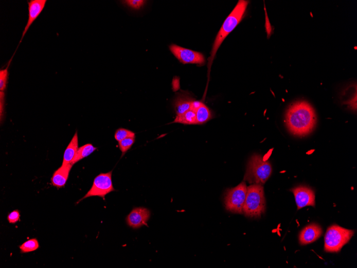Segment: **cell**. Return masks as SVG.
<instances>
[{"label": "cell", "instance_id": "22", "mask_svg": "<svg viewBox=\"0 0 357 268\" xmlns=\"http://www.w3.org/2000/svg\"><path fill=\"white\" fill-rule=\"evenodd\" d=\"M135 141V137H130L118 142L119 148L122 153L121 157L131 149Z\"/></svg>", "mask_w": 357, "mask_h": 268}, {"label": "cell", "instance_id": "3", "mask_svg": "<svg viewBox=\"0 0 357 268\" xmlns=\"http://www.w3.org/2000/svg\"><path fill=\"white\" fill-rule=\"evenodd\" d=\"M266 200L263 185L252 184L247 187L243 207L244 215L250 218H259L265 211Z\"/></svg>", "mask_w": 357, "mask_h": 268}, {"label": "cell", "instance_id": "7", "mask_svg": "<svg viewBox=\"0 0 357 268\" xmlns=\"http://www.w3.org/2000/svg\"><path fill=\"white\" fill-rule=\"evenodd\" d=\"M112 172L113 171L108 173H101L96 177L90 190L77 203L78 204L82 200L91 196H98L105 200L106 195L115 191L112 181Z\"/></svg>", "mask_w": 357, "mask_h": 268}, {"label": "cell", "instance_id": "8", "mask_svg": "<svg viewBox=\"0 0 357 268\" xmlns=\"http://www.w3.org/2000/svg\"><path fill=\"white\" fill-rule=\"evenodd\" d=\"M170 49L175 57L183 64L204 65L205 63V57L201 52L176 45H171Z\"/></svg>", "mask_w": 357, "mask_h": 268}, {"label": "cell", "instance_id": "24", "mask_svg": "<svg viewBox=\"0 0 357 268\" xmlns=\"http://www.w3.org/2000/svg\"><path fill=\"white\" fill-rule=\"evenodd\" d=\"M20 212L18 210H13L8 214L7 219L10 223L15 224L20 220Z\"/></svg>", "mask_w": 357, "mask_h": 268}, {"label": "cell", "instance_id": "11", "mask_svg": "<svg viewBox=\"0 0 357 268\" xmlns=\"http://www.w3.org/2000/svg\"><path fill=\"white\" fill-rule=\"evenodd\" d=\"M150 217V211L145 208L133 209L127 218L128 225L134 229L140 228L147 225Z\"/></svg>", "mask_w": 357, "mask_h": 268}, {"label": "cell", "instance_id": "9", "mask_svg": "<svg viewBox=\"0 0 357 268\" xmlns=\"http://www.w3.org/2000/svg\"><path fill=\"white\" fill-rule=\"evenodd\" d=\"M291 191L294 193L297 209L307 206H315V196L314 191L310 187L300 186L295 187Z\"/></svg>", "mask_w": 357, "mask_h": 268}, {"label": "cell", "instance_id": "16", "mask_svg": "<svg viewBox=\"0 0 357 268\" xmlns=\"http://www.w3.org/2000/svg\"><path fill=\"white\" fill-rule=\"evenodd\" d=\"M78 132H76L72 141L64 152L62 166L71 164L78 150Z\"/></svg>", "mask_w": 357, "mask_h": 268}, {"label": "cell", "instance_id": "20", "mask_svg": "<svg viewBox=\"0 0 357 268\" xmlns=\"http://www.w3.org/2000/svg\"><path fill=\"white\" fill-rule=\"evenodd\" d=\"M13 56H14V55H13ZM13 56L11 60L9 61L8 64L7 65L6 68L4 69H1V70H0V91L1 92H5L7 88L9 76L8 70L11 61L12 60Z\"/></svg>", "mask_w": 357, "mask_h": 268}, {"label": "cell", "instance_id": "18", "mask_svg": "<svg viewBox=\"0 0 357 268\" xmlns=\"http://www.w3.org/2000/svg\"><path fill=\"white\" fill-rule=\"evenodd\" d=\"M97 150V147H94L91 144H87L79 147L71 164L74 166L79 160L88 156Z\"/></svg>", "mask_w": 357, "mask_h": 268}, {"label": "cell", "instance_id": "13", "mask_svg": "<svg viewBox=\"0 0 357 268\" xmlns=\"http://www.w3.org/2000/svg\"><path fill=\"white\" fill-rule=\"evenodd\" d=\"M195 100L187 93L178 94L174 101L176 115H181L191 110Z\"/></svg>", "mask_w": 357, "mask_h": 268}, {"label": "cell", "instance_id": "2", "mask_svg": "<svg viewBox=\"0 0 357 268\" xmlns=\"http://www.w3.org/2000/svg\"><path fill=\"white\" fill-rule=\"evenodd\" d=\"M249 2L240 0L234 9L225 21L221 30L217 35L209 58L208 67L209 69L216 56V53L225 38L236 28L243 19Z\"/></svg>", "mask_w": 357, "mask_h": 268}, {"label": "cell", "instance_id": "21", "mask_svg": "<svg viewBox=\"0 0 357 268\" xmlns=\"http://www.w3.org/2000/svg\"><path fill=\"white\" fill-rule=\"evenodd\" d=\"M130 137H135V133L124 128L117 129L115 134V138L118 142Z\"/></svg>", "mask_w": 357, "mask_h": 268}, {"label": "cell", "instance_id": "6", "mask_svg": "<svg viewBox=\"0 0 357 268\" xmlns=\"http://www.w3.org/2000/svg\"><path fill=\"white\" fill-rule=\"evenodd\" d=\"M246 192L247 186L244 181L235 188L228 190L225 196L226 210L233 213H243Z\"/></svg>", "mask_w": 357, "mask_h": 268}, {"label": "cell", "instance_id": "23", "mask_svg": "<svg viewBox=\"0 0 357 268\" xmlns=\"http://www.w3.org/2000/svg\"><path fill=\"white\" fill-rule=\"evenodd\" d=\"M146 1L143 0H128L123 1V3L134 9H140L146 4Z\"/></svg>", "mask_w": 357, "mask_h": 268}, {"label": "cell", "instance_id": "1", "mask_svg": "<svg viewBox=\"0 0 357 268\" xmlns=\"http://www.w3.org/2000/svg\"><path fill=\"white\" fill-rule=\"evenodd\" d=\"M287 127L293 135L304 137L309 135L317 123V117L313 107L306 101L292 104L285 115Z\"/></svg>", "mask_w": 357, "mask_h": 268}, {"label": "cell", "instance_id": "10", "mask_svg": "<svg viewBox=\"0 0 357 268\" xmlns=\"http://www.w3.org/2000/svg\"><path fill=\"white\" fill-rule=\"evenodd\" d=\"M47 2V0H31V1L27 2V4H28L29 17L23 32L20 44L22 43L24 36L27 32L28 31L31 26L38 18L41 12L43 11Z\"/></svg>", "mask_w": 357, "mask_h": 268}, {"label": "cell", "instance_id": "15", "mask_svg": "<svg viewBox=\"0 0 357 268\" xmlns=\"http://www.w3.org/2000/svg\"><path fill=\"white\" fill-rule=\"evenodd\" d=\"M193 106L196 112L197 125L207 123L212 118L210 109L202 102L195 100Z\"/></svg>", "mask_w": 357, "mask_h": 268}, {"label": "cell", "instance_id": "12", "mask_svg": "<svg viewBox=\"0 0 357 268\" xmlns=\"http://www.w3.org/2000/svg\"><path fill=\"white\" fill-rule=\"evenodd\" d=\"M320 225L316 223L311 224L302 230L299 235L300 245H306L314 243L323 235Z\"/></svg>", "mask_w": 357, "mask_h": 268}, {"label": "cell", "instance_id": "25", "mask_svg": "<svg viewBox=\"0 0 357 268\" xmlns=\"http://www.w3.org/2000/svg\"><path fill=\"white\" fill-rule=\"evenodd\" d=\"M5 92L0 91V116H1V121H3V118L5 114Z\"/></svg>", "mask_w": 357, "mask_h": 268}, {"label": "cell", "instance_id": "19", "mask_svg": "<svg viewBox=\"0 0 357 268\" xmlns=\"http://www.w3.org/2000/svg\"><path fill=\"white\" fill-rule=\"evenodd\" d=\"M39 248V244L37 239L27 240L20 246L22 253H27L35 251Z\"/></svg>", "mask_w": 357, "mask_h": 268}, {"label": "cell", "instance_id": "5", "mask_svg": "<svg viewBox=\"0 0 357 268\" xmlns=\"http://www.w3.org/2000/svg\"><path fill=\"white\" fill-rule=\"evenodd\" d=\"M354 231L337 225H333L327 229L325 236L324 250L328 253H338L350 240Z\"/></svg>", "mask_w": 357, "mask_h": 268}, {"label": "cell", "instance_id": "14", "mask_svg": "<svg viewBox=\"0 0 357 268\" xmlns=\"http://www.w3.org/2000/svg\"><path fill=\"white\" fill-rule=\"evenodd\" d=\"M73 166V165L72 164L62 166L55 171L51 178V184L53 186L58 187V189L64 187Z\"/></svg>", "mask_w": 357, "mask_h": 268}, {"label": "cell", "instance_id": "4", "mask_svg": "<svg viewBox=\"0 0 357 268\" xmlns=\"http://www.w3.org/2000/svg\"><path fill=\"white\" fill-rule=\"evenodd\" d=\"M272 168L268 160L259 155L250 158L244 175V181L252 184L263 185L272 175Z\"/></svg>", "mask_w": 357, "mask_h": 268}, {"label": "cell", "instance_id": "17", "mask_svg": "<svg viewBox=\"0 0 357 268\" xmlns=\"http://www.w3.org/2000/svg\"><path fill=\"white\" fill-rule=\"evenodd\" d=\"M172 123H181L186 125L197 124L196 112L193 105L191 110L183 114L176 115Z\"/></svg>", "mask_w": 357, "mask_h": 268}]
</instances>
